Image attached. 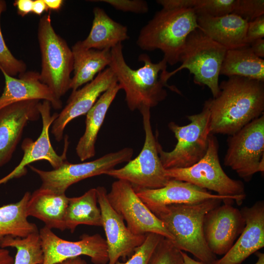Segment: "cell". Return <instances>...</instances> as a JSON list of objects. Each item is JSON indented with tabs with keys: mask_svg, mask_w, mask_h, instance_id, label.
<instances>
[{
	"mask_svg": "<svg viewBox=\"0 0 264 264\" xmlns=\"http://www.w3.org/2000/svg\"><path fill=\"white\" fill-rule=\"evenodd\" d=\"M37 35L41 55L40 81L61 99L70 89L71 74L73 70L71 48L55 32L50 13L40 18Z\"/></svg>",
	"mask_w": 264,
	"mask_h": 264,
	"instance_id": "8992f818",
	"label": "cell"
},
{
	"mask_svg": "<svg viewBox=\"0 0 264 264\" xmlns=\"http://www.w3.org/2000/svg\"><path fill=\"white\" fill-rule=\"evenodd\" d=\"M220 75L233 76L264 82V60L255 55L249 45L227 49Z\"/></svg>",
	"mask_w": 264,
	"mask_h": 264,
	"instance_id": "4316f807",
	"label": "cell"
},
{
	"mask_svg": "<svg viewBox=\"0 0 264 264\" xmlns=\"http://www.w3.org/2000/svg\"><path fill=\"white\" fill-rule=\"evenodd\" d=\"M219 148L217 138L211 134L207 151L200 160L189 167L166 169V176L170 179L188 182L214 191L220 196L245 195L242 181L230 178L222 168Z\"/></svg>",
	"mask_w": 264,
	"mask_h": 264,
	"instance_id": "9c48e42d",
	"label": "cell"
},
{
	"mask_svg": "<svg viewBox=\"0 0 264 264\" xmlns=\"http://www.w3.org/2000/svg\"><path fill=\"white\" fill-rule=\"evenodd\" d=\"M197 28L193 8H162L141 28L136 44L143 50H160L163 59L173 66L179 62L188 36Z\"/></svg>",
	"mask_w": 264,
	"mask_h": 264,
	"instance_id": "277c9868",
	"label": "cell"
},
{
	"mask_svg": "<svg viewBox=\"0 0 264 264\" xmlns=\"http://www.w3.org/2000/svg\"><path fill=\"white\" fill-rule=\"evenodd\" d=\"M54 264H88L80 256L68 259Z\"/></svg>",
	"mask_w": 264,
	"mask_h": 264,
	"instance_id": "ee69618b",
	"label": "cell"
},
{
	"mask_svg": "<svg viewBox=\"0 0 264 264\" xmlns=\"http://www.w3.org/2000/svg\"><path fill=\"white\" fill-rule=\"evenodd\" d=\"M245 226L231 248L212 264H241L264 247V203L259 201L241 210Z\"/></svg>",
	"mask_w": 264,
	"mask_h": 264,
	"instance_id": "ffe728a7",
	"label": "cell"
},
{
	"mask_svg": "<svg viewBox=\"0 0 264 264\" xmlns=\"http://www.w3.org/2000/svg\"><path fill=\"white\" fill-rule=\"evenodd\" d=\"M93 20L90 31L81 45L87 49H111L128 40L129 36L126 26L112 20L100 7L93 10Z\"/></svg>",
	"mask_w": 264,
	"mask_h": 264,
	"instance_id": "484cf974",
	"label": "cell"
},
{
	"mask_svg": "<svg viewBox=\"0 0 264 264\" xmlns=\"http://www.w3.org/2000/svg\"><path fill=\"white\" fill-rule=\"evenodd\" d=\"M147 264H184L182 251L176 247L171 240L163 237Z\"/></svg>",
	"mask_w": 264,
	"mask_h": 264,
	"instance_id": "1f68e13d",
	"label": "cell"
},
{
	"mask_svg": "<svg viewBox=\"0 0 264 264\" xmlns=\"http://www.w3.org/2000/svg\"><path fill=\"white\" fill-rule=\"evenodd\" d=\"M97 203L96 188L90 189L80 197L69 198L65 216L66 229L73 233L80 224L102 226Z\"/></svg>",
	"mask_w": 264,
	"mask_h": 264,
	"instance_id": "83f0119b",
	"label": "cell"
},
{
	"mask_svg": "<svg viewBox=\"0 0 264 264\" xmlns=\"http://www.w3.org/2000/svg\"><path fill=\"white\" fill-rule=\"evenodd\" d=\"M237 0H195L193 7L197 15L220 17L232 13Z\"/></svg>",
	"mask_w": 264,
	"mask_h": 264,
	"instance_id": "d6a6232c",
	"label": "cell"
},
{
	"mask_svg": "<svg viewBox=\"0 0 264 264\" xmlns=\"http://www.w3.org/2000/svg\"><path fill=\"white\" fill-rule=\"evenodd\" d=\"M117 82L114 72L109 66L83 88L72 91L66 105L51 125V132L55 140L61 141L66 125L75 118L86 114L100 96Z\"/></svg>",
	"mask_w": 264,
	"mask_h": 264,
	"instance_id": "ac0fdd59",
	"label": "cell"
},
{
	"mask_svg": "<svg viewBox=\"0 0 264 264\" xmlns=\"http://www.w3.org/2000/svg\"><path fill=\"white\" fill-rule=\"evenodd\" d=\"M248 22L234 13L220 17L197 15L199 29L227 49L247 45L246 32Z\"/></svg>",
	"mask_w": 264,
	"mask_h": 264,
	"instance_id": "7402d4cb",
	"label": "cell"
},
{
	"mask_svg": "<svg viewBox=\"0 0 264 264\" xmlns=\"http://www.w3.org/2000/svg\"><path fill=\"white\" fill-rule=\"evenodd\" d=\"M48 9L44 0H35L33 1L32 12L41 15L44 11H47Z\"/></svg>",
	"mask_w": 264,
	"mask_h": 264,
	"instance_id": "b9f144b4",
	"label": "cell"
},
{
	"mask_svg": "<svg viewBox=\"0 0 264 264\" xmlns=\"http://www.w3.org/2000/svg\"><path fill=\"white\" fill-rule=\"evenodd\" d=\"M33 1L32 0H16L14 5L17 7L18 14L23 17L32 12Z\"/></svg>",
	"mask_w": 264,
	"mask_h": 264,
	"instance_id": "f35d334b",
	"label": "cell"
},
{
	"mask_svg": "<svg viewBox=\"0 0 264 264\" xmlns=\"http://www.w3.org/2000/svg\"><path fill=\"white\" fill-rule=\"evenodd\" d=\"M222 201L214 198L192 204H171L151 211L173 236L176 247L191 253L203 264H212L217 259L206 242L203 222L206 215Z\"/></svg>",
	"mask_w": 264,
	"mask_h": 264,
	"instance_id": "3957f363",
	"label": "cell"
},
{
	"mask_svg": "<svg viewBox=\"0 0 264 264\" xmlns=\"http://www.w3.org/2000/svg\"><path fill=\"white\" fill-rule=\"evenodd\" d=\"M143 203L151 210L175 204H192L214 198L224 202L242 204L245 195L224 196L214 194L192 183L171 179L164 187L154 189L133 188Z\"/></svg>",
	"mask_w": 264,
	"mask_h": 264,
	"instance_id": "2e32d148",
	"label": "cell"
},
{
	"mask_svg": "<svg viewBox=\"0 0 264 264\" xmlns=\"http://www.w3.org/2000/svg\"><path fill=\"white\" fill-rule=\"evenodd\" d=\"M245 220L241 210L224 202L205 216L203 232L206 242L215 255H223L242 232Z\"/></svg>",
	"mask_w": 264,
	"mask_h": 264,
	"instance_id": "e0dca14e",
	"label": "cell"
},
{
	"mask_svg": "<svg viewBox=\"0 0 264 264\" xmlns=\"http://www.w3.org/2000/svg\"><path fill=\"white\" fill-rule=\"evenodd\" d=\"M140 113L145 135L140 153L124 167L112 169L104 175L127 181L133 188L158 189L166 185L171 179L166 176L159 158L158 142L153 132L150 109H145Z\"/></svg>",
	"mask_w": 264,
	"mask_h": 264,
	"instance_id": "ba28073f",
	"label": "cell"
},
{
	"mask_svg": "<svg viewBox=\"0 0 264 264\" xmlns=\"http://www.w3.org/2000/svg\"><path fill=\"white\" fill-rule=\"evenodd\" d=\"M68 198L59 194L39 188L32 194L27 202L26 215L42 221L45 226L61 231L66 229L65 216Z\"/></svg>",
	"mask_w": 264,
	"mask_h": 264,
	"instance_id": "603a6c76",
	"label": "cell"
},
{
	"mask_svg": "<svg viewBox=\"0 0 264 264\" xmlns=\"http://www.w3.org/2000/svg\"><path fill=\"white\" fill-rule=\"evenodd\" d=\"M224 164L245 181L264 171V115L253 120L227 139Z\"/></svg>",
	"mask_w": 264,
	"mask_h": 264,
	"instance_id": "30bf717a",
	"label": "cell"
},
{
	"mask_svg": "<svg viewBox=\"0 0 264 264\" xmlns=\"http://www.w3.org/2000/svg\"><path fill=\"white\" fill-rule=\"evenodd\" d=\"M227 49L197 28L188 36L179 62L181 65L171 72L166 71L163 79L167 83L173 75L183 69L194 75L195 84L206 86L213 98L220 92L219 79Z\"/></svg>",
	"mask_w": 264,
	"mask_h": 264,
	"instance_id": "5b68a950",
	"label": "cell"
},
{
	"mask_svg": "<svg viewBox=\"0 0 264 264\" xmlns=\"http://www.w3.org/2000/svg\"><path fill=\"white\" fill-rule=\"evenodd\" d=\"M219 88L217 97L205 101L212 134L231 135L264 114V82L233 76Z\"/></svg>",
	"mask_w": 264,
	"mask_h": 264,
	"instance_id": "6da1fadb",
	"label": "cell"
},
{
	"mask_svg": "<svg viewBox=\"0 0 264 264\" xmlns=\"http://www.w3.org/2000/svg\"><path fill=\"white\" fill-rule=\"evenodd\" d=\"M44 254L42 264H54L65 260L86 255L94 264H107L109 261L106 240L99 234H84L78 241L64 240L51 229L44 226L39 231Z\"/></svg>",
	"mask_w": 264,
	"mask_h": 264,
	"instance_id": "4fadbf2b",
	"label": "cell"
},
{
	"mask_svg": "<svg viewBox=\"0 0 264 264\" xmlns=\"http://www.w3.org/2000/svg\"><path fill=\"white\" fill-rule=\"evenodd\" d=\"M0 247L16 249L13 264H42L43 263L44 254L39 231L24 238L5 236L0 240Z\"/></svg>",
	"mask_w": 264,
	"mask_h": 264,
	"instance_id": "f546056e",
	"label": "cell"
},
{
	"mask_svg": "<svg viewBox=\"0 0 264 264\" xmlns=\"http://www.w3.org/2000/svg\"><path fill=\"white\" fill-rule=\"evenodd\" d=\"M0 70L5 81L3 91L0 96V110L15 103L34 100L47 101L55 110L62 108L61 99L40 81L39 72L25 71L16 78L7 74L1 67Z\"/></svg>",
	"mask_w": 264,
	"mask_h": 264,
	"instance_id": "44dd1931",
	"label": "cell"
},
{
	"mask_svg": "<svg viewBox=\"0 0 264 264\" xmlns=\"http://www.w3.org/2000/svg\"><path fill=\"white\" fill-rule=\"evenodd\" d=\"M5 1L0 0V67L9 75L15 76L26 71V65L17 59L7 46L0 28V17L6 9Z\"/></svg>",
	"mask_w": 264,
	"mask_h": 264,
	"instance_id": "4dcf8cb0",
	"label": "cell"
},
{
	"mask_svg": "<svg viewBox=\"0 0 264 264\" xmlns=\"http://www.w3.org/2000/svg\"><path fill=\"white\" fill-rule=\"evenodd\" d=\"M184 264H203L200 261L195 260L184 251H182Z\"/></svg>",
	"mask_w": 264,
	"mask_h": 264,
	"instance_id": "f6af8a7d",
	"label": "cell"
},
{
	"mask_svg": "<svg viewBox=\"0 0 264 264\" xmlns=\"http://www.w3.org/2000/svg\"><path fill=\"white\" fill-rule=\"evenodd\" d=\"M187 117L190 121L187 125L179 126L174 122L168 124L177 140L172 151H165L157 143L159 158L165 169L189 167L200 160L207 151L212 133L210 113L206 103L200 112Z\"/></svg>",
	"mask_w": 264,
	"mask_h": 264,
	"instance_id": "52a82bcc",
	"label": "cell"
},
{
	"mask_svg": "<svg viewBox=\"0 0 264 264\" xmlns=\"http://www.w3.org/2000/svg\"><path fill=\"white\" fill-rule=\"evenodd\" d=\"M156 2L165 9L193 8L195 0H158Z\"/></svg>",
	"mask_w": 264,
	"mask_h": 264,
	"instance_id": "74e56055",
	"label": "cell"
},
{
	"mask_svg": "<svg viewBox=\"0 0 264 264\" xmlns=\"http://www.w3.org/2000/svg\"><path fill=\"white\" fill-rule=\"evenodd\" d=\"M48 10H59L64 2L62 0H44Z\"/></svg>",
	"mask_w": 264,
	"mask_h": 264,
	"instance_id": "7bdbcfd3",
	"label": "cell"
},
{
	"mask_svg": "<svg viewBox=\"0 0 264 264\" xmlns=\"http://www.w3.org/2000/svg\"><path fill=\"white\" fill-rule=\"evenodd\" d=\"M164 237L155 233L146 234L143 243L137 248L125 263L119 261L116 264H147L155 247Z\"/></svg>",
	"mask_w": 264,
	"mask_h": 264,
	"instance_id": "836d02e7",
	"label": "cell"
},
{
	"mask_svg": "<svg viewBox=\"0 0 264 264\" xmlns=\"http://www.w3.org/2000/svg\"><path fill=\"white\" fill-rule=\"evenodd\" d=\"M51 105L44 100L39 104V110L42 120V130L39 137L33 141L31 138L24 139L21 145L23 155L19 164L8 175L0 179V185L5 184L13 178L20 177L26 175V166L41 160L47 161L53 169L60 167L66 160V152L68 148V136L65 140L64 151L61 155L58 154L52 146L49 135V129L58 113L51 114Z\"/></svg>",
	"mask_w": 264,
	"mask_h": 264,
	"instance_id": "5bb4252c",
	"label": "cell"
},
{
	"mask_svg": "<svg viewBox=\"0 0 264 264\" xmlns=\"http://www.w3.org/2000/svg\"><path fill=\"white\" fill-rule=\"evenodd\" d=\"M14 258L10 252L5 248H0V264H13Z\"/></svg>",
	"mask_w": 264,
	"mask_h": 264,
	"instance_id": "60d3db41",
	"label": "cell"
},
{
	"mask_svg": "<svg viewBox=\"0 0 264 264\" xmlns=\"http://www.w3.org/2000/svg\"><path fill=\"white\" fill-rule=\"evenodd\" d=\"M120 89L118 83H114L100 96L86 114L85 131L76 147L77 155L81 161L95 155L98 132L110 105Z\"/></svg>",
	"mask_w": 264,
	"mask_h": 264,
	"instance_id": "cb8c5ba5",
	"label": "cell"
},
{
	"mask_svg": "<svg viewBox=\"0 0 264 264\" xmlns=\"http://www.w3.org/2000/svg\"><path fill=\"white\" fill-rule=\"evenodd\" d=\"M30 196L26 192L19 201L0 207V240L7 236L24 238L39 231L35 224L28 221L26 215Z\"/></svg>",
	"mask_w": 264,
	"mask_h": 264,
	"instance_id": "f1b7e54d",
	"label": "cell"
},
{
	"mask_svg": "<svg viewBox=\"0 0 264 264\" xmlns=\"http://www.w3.org/2000/svg\"><path fill=\"white\" fill-rule=\"evenodd\" d=\"M264 37V15L248 22L246 32L247 45L252 42Z\"/></svg>",
	"mask_w": 264,
	"mask_h": 264,
	"instance_id": "8d00e7d4",
	"label": "cell"
},
{
	"mask_svg": "<svg viewBox=\"0 0 264 264\" xmlns=\"http://www.w3.org/2000/svg\"><path fill=\"white\" fill-rule=\"evenodd\" d=\"M252 52L257 57L263 59L264 57V39L256 40L249 44Z\"/></svg>",
	"mask_w": 264,
	"mask_h": 264,
	"instance_id": "ab89813d",
	"label": "cell"
},
{
	"mask_svg": "<svg viewBox=\"0 0 264 264\" xmlns=\"http://www.w3.org/2000/svg\"><path fill=\"white\" fill-rule=\"evenodd\" d=\"M258 260L254 264H264V254L260 252H256Z\"/></svg>",
	"mask_w": 264,
	"mask_h": 264,
	"instance_id": "bcb514c9",
	"label": "cell"
},
{
	"mask_svg": "<svg viewBox=\"0 0 264 264\" xmlns=\"http://www.w3.org/2000/svg\"><path fill=\"white\" fill-rule=\"evenodd\" d=\"M133 154L132 148L126 147L91 161L73 164L66 160L60 167L51 171L42 170L30 165L27 166L40 177V188L65 194L71 185L88 177L104 175L116 165L129 162Z\"/></svg>",
	"mask_w": 264,
	"mask_h": 264,
	"instance_id": "8fae6325",
	"label": "cell"
},
{
	"mask_svg": "<svg viewBox=\"0 0 264 264\" xmlns=\"http://www.w3.org/2000/svg\"><path fill=\"white\" fill-rule=\"evenodd\" d=\"M122 49V43L111 49L109 67L114 72L121 89L125 92V100L131 110H137L141 112L157 105L167 96L164 87L180 93L177 88L163 80L167 66L164 59L154 63L149 55L142 54L139 56V61L143 63V66L134 69L127 64Z\"/></svg>",
	"mask_w": 264,
	"mask_h": 264,
	"instance_id": "7a4b0ae2",
	"label": "cell"
},
{
	"mask_svg": "<svg viewBox=\"0 0 264 264\" xmlns=\"http://www.w3.org/2000/svg\"><path fill=\"white\" fill-rule=\"evenodd\" d=\"M248 22L264 15V0H237L232 12Z\"/></svg>",
	"mask_w": 264,
	"mask_h": 264,
	"instance_id": "e575fe53",
	"label": "cell"
},
{
	"mask_svg": "<svg viewBox=\"0 0 264 264\" xmlns=\"http://www.w3.org/2000/svg\"><path fill=\"white\" fill-rule=\"evenodd\" d=\"M110 50L85 48L79 41L72 46L73 76L70 87L72 91L93 80L100 72L109 66L111 59Z\"/></svg>",
	"mask_w": 264,
	"mask_h": 264,
	"instance_id": "d4e9b609",
	"label": "cell"
},
{
	"mask_svg": "<svg viewBox=\"0 0 264 264\" xmlns=\"http://www.w3.org/2000/svg\"><path fill=\"white\" fill-rule=\"evenodd\" d=\"M107 196L110 205L122 216L133 234L153 233L173 241L163 222L143 203L130 183L118 179L113 182Z\"/></svg>",
	"mask_w": 264,
	"mask_h": 264,
	"instance_id": "7c38bea8",
	"label": "cell"
},
{
	"mask_svg": "<svg viewBox=\"0 0 264 264\" xmlns=\"http://www.w3.org/2000/svg\"><path fill=\"white\" fill-rule=\"evenodd\" d=\"M96 1L108 3L116 10L123 12L145 14L149 11L147 2L143 0H102Z\"/></svg>",
	"mask_w": 264,
	"mask_h": 264,
	"instance_id": "d590c367",
	"label": "cell"
},
{
	"mask_svg": "<svg viewBox=\"0 0 264 264\" xmlns=\"http://www.w3.org/2000/svg\"><path fill=\"white\" fill-rule=\"evenodd\" d=\"M97 201L101 213L102 226L107 244L108 264H116L121 258L131 257L144 242L146 235L133 234L124 223L123 218L110 205L105 187L96 188Z\"/></svg>",
	"mask_w": 264,
	"mask_h": 264,
	"instance_id": "9a60e30c",
	"label": "cell"
},
{
	"mask_svg": "<svg viewBox=\"0 0 264 264\" xmlns=\"http://www.w3.org/2000/svg\"><path fill=\"white\" fill-rule=\"evenodd\" d=\"M40 102L23 101L0 110V168L11 159L28 122L40 118Z\"/></svg>",
	"mask_w": 264,
	"mask_h": 264,
	"instance_id": "d6986e66",
	"label": "cell"
}]
</instances>
